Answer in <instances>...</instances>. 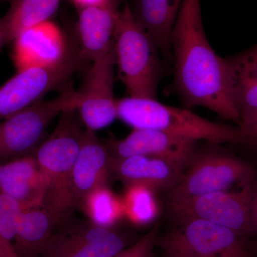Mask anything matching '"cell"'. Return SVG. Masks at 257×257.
<instances>
[{
  "label": "cell",
  "mask_w": 257,
  "mask_h": 257,
  "mask_svg": "<svg viewBox=\"0 0 257 257\" xmlns=\"http://www.w3.org/2000/svg\"><path fill=\"white\" fill-rule=\"evenodd\" d=\"M252 218L253 229H254V236H256L257 241V180L254 186V192H253V205H252Z\"/></svg>",
  "instance_id": "83f0119b"
},
{
  "label": "cell",
  "mask_w": 257,
  "mask_h": 257,
  "mask_svg": "<svg viewBox=\"0 0 257 257\" xmlns=\"http://www.w3.org/2000/svg\"><path fill=\"white\" fill-rule=\"evenodd\" d=\"M0 45H1V31H0Z\"/></svg>",
  "instance_id": "f546056e"
},
{
  "label": "cell",
  "mask_w": 257,
  "mask_h": 257,
  "mask_svg": "<svg viewBox=\"0 0 257 257\" xmlns=\"http://www.w3.org/2000/svg\"><path fill=\"white\" fill-rule=\"evenodd\" d=\"M125 194L124 214L138 225H146L155 220L159 212L155 192L140 186H131Z\"/></svg>",
  "instance_id": "603a6c76"
},
{
  "label": "cell",
  "mask_w": 257,
  "mask_h": 257,
  "mask_svg": "<svg viewBox=\"0 0 257 257\" xmlns=\"http://www.w3.org/2000/svg\"><path fill=\"white\" fill-rule=\"evenodd\" d=\"M118 77L131 97L156 99L160 62L156 42L139 23L125 3L114 34Z\"/></svg>",
  "instance_id": "277c9868"
},
{
  "label": "cell",
  "mask_w": 257,
  "mask_h": 257,
  "mask_svg": "<svg viewBox=\"0 0 257 257\" xmlns=\"http://www.w3.org/2000/svg\"><path fill=\"white\" fill-rule=\"evenodd\" d=\"M257 179L254 167L243 160L219 153L195 155L183 177L167 193L168 202L208 193L229 190L236 184Z\"/></svg>",
  "instance_id": "9c48e42d"
},
{
  "label": "cell",
  "mask_w": 257,
  "mask_h": 257,
  "mask_svg": "<svg viewBox=\"0 0 257 257\" xmlns=\"http://www.w3.org/2000/svg\"><path fill=\"white\" fill-rule=\"evenodd\" d=\"M79 10L92 7L104 6L111 0H70Z\"/></svg>",
  "instance_id": "484cf974"
},
{
  "label": "cell",
  "mask_w": 257,
  "mask_h": 257,
  "mask_svg": "<svg viewBox=\"0 0 257 257\" xmlns=\"http://www.w3.org/2000/svg\"><path fill=\"white\" fill-rule=\"evenodd\" d=\"M68 42L62 29L50 20L28 29L13 42L17 71L56 63L65 55Z\"/></svg>",
  "instance_id": "4fadbf2b"
},
{
  "label": "cell",
  "mask_w": 257,
  "mask_h": 257,
  "mask_svg": "<svg viewBox=\"0 0 257 257\" xmlns=\"http://www.w3.org/2000/svg\"><path fill=\"white\" fill-rule=\"evenodd\" d=\"M171 49L175 87L187 107L203 106L241 124L230 93L225 59L213 50L204 32L201 0H183L176 20Z\"/></svg>",
  "instance_id": "6da1fadb"
},
{
  "label": "cell",
  "mask_w": 257,
  "mask_h": 257,
  "mask_svg": "<svg viewBox=\"0 0 257 257\" xmlns=\"http://www.w3.org/2000/svg\"><path fill=\"white\" fill-rule=\"evenodd\" d=\"M247 240L224 226L194 219L158 236L157 245L166 257H256Z\"/></svg>",
  "instance_id": "ba28073f"
},
{
  "label": "cell",
  "mask_w": 257,
  "mask_h": 257,
  "mask_svg": "<svg viewBox=\"0 0 257 257\" xmlns=\"http://www.w3.org/2000/svg\"><path fill=\"white\" fill-rule=\"evenodd\" d=\"M77 110L65 111L53 133L40 145L35 157L46 183L42 206L57 224L77 209L73 194V170L85 130L79 126Z\"/></svg>",
  "instance_id": "7a4b0ae2"
},
{
  "label": "cell",
  "mask_w": 257,
  "mask_h": 257,
  "mask_svg": "<svg viewBox=\"0 0 257 257\" xmlns=\"http://www.w3.org/2000/svg\"><path fill=\"white\" fill-rule=\"evenodd\" d=\"M116 109L117 117L133 128L160 130L196 141L246 144L239 128L212 122L189 109L165 105L156 99L123 98L116 100Z\"/></svg>",
  "instance_id": "3957f363"
},
{
  "label": "cell",
  "mask_w": 257,
  "mask_h": 257,
  "mask_svg": "<svg viewBox=\"0 0 257 257\" xmlns=\"http://www.w3.org/2000/svg\"><path fill=\"white\" fill-rule=\"evenodd\" d=\"M61 0H13L4 18L0 20L1 45L14 41L24 31L50 20Z\"/></svg>",
  "instance_id": "44dd1931"
},
{
  "label": "cell",
  "mask_w": 257,
  "mask_h": 257,
  "mask_svg": "<svg viewBox=\"0 0 257 257\" xmlns=\"http://www.w3.org/2000/svg\"><path fill=\"white\" fill-rule=\"evenodd\" d=\"M114 47L107 55L93 62L78 91L80 101L77 111L87 128L96 131L110 125L117 118L114 96Z\"/></svg>",
  "instance_id": "8fae6325"
},
{
  "label": "cell",
  "mask_w": 257,
  "mask_h": 257,
  "mask_svg": "<svg viewBox=\"0 0 257 257\" xmlns=\"http://www.w3.org/2000/svg\"><path fill=\"white\" fill-rule=\"evenodd\" d=\"M225 61L230 93L241 122L257 111V46Z\"/></svg>",
  "instance_id": "ac0fdd59"
},
{
  "label": "cell",
  "mask_w": 257,
  "mask_h": 257,
  "mask_svg": "<svg viewBox=\"0 0 257 257\" xmlns=\"http://www.w3.org/2000/svg\"><path fill=\"white\" fill-rule=\"evenodd\" d=\"M164 257H166V256H164Z\"/></svg>",
  "instance_id": "4dcf8cb0"
},
{
  "label": "cell",
  "mask_w": 257,
  "mask_h": 257,
  "mask_svg": "<svg viewBox=\"0 0 257 257\" xmlns=\"http://www.w3.org/2000/svg\"><path fill=\"white\" fill-rule=\"evenodd\" d=\"M69 219L57 226L38 257H111L126 247L127 239L117 231Z\"/></svg>",
  "instance_id": "30bf717a"
},
{
  "label": "cell",
  "mask_w": 257,
  "mask_h": 257,
  "mask_svg": "<svg viewBox=\"0 0 257 257\" xmlns=\"http://www.w3.org/2000/svg\"><path fill=\"white\" fill-rule=\"evenodd\" d=\"M183 0H135L133 12L139 23L166 57L171 55V37Z\"/></svg>",
  "instance_id": "d6986e66"
},
{
  "label": "cell",
  "mask_w": 257,
  "mask_h": 257,
  "mask_svg": "<svg viewBox=\"0 0 257 257\" xmlns=\"http://www.w3.org/2000/svg\"><path fill=\"white\" fill-rule=\"evenodd\" d=\"M85 64L78 38L74 37L69 38L67 52L58 62L18 72L0 87V121L42 100L51 91L67 87Z\"/></svg>",
  "instance_id": "8992f818"
},
{
  "label": "cell",
  "mask_w": 257,
  "mask_h": 257,
  "mask_svg": "<svg viewBox=\"0 0 257 257\" xmlns=\"http://www.w3.org/2000/svg\"><path fill=\"white\" fill-rule=\"evenodd\" d=\"M0 1H8L10 2V3H12V2L13 1V0H0Z\"/></svg>",
  "instance_id": "f1b7e54d"
},
{
  "label": "cell",
  "mask_w": 257,
  "mask_h": 257,
  "mask_svg": "<svg viewBox=\"0 0 257 257\" xmlns=\"http://www.w3.org/2000/svg\"><path fill=\"white\" fill-rule=\"evenodd\" d=\"M0 257H19L13 244L0 235Z\"/></svg>",
  "instance_id": "4316f807"
},
{
  "label": "cell",
  "mask_w": 257,
  "mask_h": 257,
  "mask_svg": "<svg viewBox=\"0 0 257 257\" xmlns=\"http://www.w3.org/2000/svg\"><path fill=\"white\" fill-rule=\"evenodd\" d=\"M197 141L160 130L134 128L122 140H111L107 150L114 158L144 155L165 159L185 171L196 155Z\"/></svg>",
  "instance_id": "7c38bea8"
},
{
  "label": "cell",
  "mask_w": 257,
  "mask_h": 257,
  "mask_svg": "<svg viewBox=\"0 0 257 257\" xmlns=\"http://www.w3.org/2000/svg\"><path fill=\"white\" fill-rule=\"evenodd\" d=\"M257 179L245 182L236 191H219L168 202L171 214L179 222L199 219L232 230L248 239L254 236L252 205Z\"/></svg>",
  "instance_id": "52a82bcc"
},
{
  "label": "cell",
  "mask_w": 257,
  "mask_h": 257,
  "mask_svg": "<svg viewBox=\"0 0 257 257\" xmlns=\"http://www.w3.org/2000/svg\"><path fill=\"white\" fill-rule=\"evenodd\" d=\"M78 91L69 84L58 97L39 101L0 121V164L36 153L47 128L57 115L77 110Z\"/></svg>",
  "instance_id": "5b68a950"
},
{
  "label": "cell",
  "mask_w": 257,
  "mask_h": 257,
  "mask_svg": "<svg viewBox=\"0 0 257 257\" xmlns=\"http://www.w3.org/2000/svg\"><path fill=\"white\" fill-rule=\"evenodd\" d=\"M0 190L25 209L42 205L46 183L35 155L0 164Z\"/></svg>",
  "instance_id": "e0dca14e"
},
{
  "label": "cell",
  "mask_w": 257,
  "mask_h": 257,
  "mask_svg": "<svg viewBox=\"0 0 257 257\" xmlns=\"http://www.w3.org/2000/svg\"><path fill=\"white\" fill-rule=\"evenodd\" d=\"M58 226L42 205L25 209L19 216L13 246L19 257H38Z\"/></svg>",
  "instance_id": "ffe728a7"
},
{
  "label": "cell",
  "mask_w": 257,
  "mask_h": 257,
  "mask_svg": "<svg viewBox=\"0 0 257 257\" xmlns=\"http://www.w3.org/2000/svg\"><path fill=\"white\" fill-rule=\"evenodd\" d=\"M114 0L104 6L79 10L78 40L86 64L102 58L114 47V34L118 15Z\"/></svg>",
  "instance_id": "2e32d148"
},
{
  "label": "cell",
  "mask_w": 257,
  "mask_h": 257,
  "mask_svg": "<svg viewBox=\"0 0 257 257\" xmlns=\"http://www.w3.org/2000/svg\"><path fill=\"white\" fill-rule=\"evenodd\" d=\"M239 130L246 145L257 147V111L241 121Z\"/></svg>",
  "instance_id": "d4e9b609"
},
{
  "label": "cell",
  "mask_w": 257,
  "mask_h": 257,
  "mask_svg": "<svg viewBox=\"0 0 257 257\" xmlns=\"http://www.w3.org/2000/svg\"><path fill=\"white\" fill-rule=\"evenodd\" d=\"M158 237L156 229H152L138 241L111 257H152Z\"/></svg>",
  "instance_id": "cb8c5ba5"
},
{
  "label": "cell",
  "mask_w": 257,
  "mask_h": 257,
  "mask_svg": "<svg viewBox=\"0 0 257 257\" xmlns=\"http://www.w3.org/2000/svg\"><path fill=\"white\" fill-rule=\"evenodd\" d=\"M83 207L90 221L103 227L110 228L124 214L123 201H120L107 187L94 191Z\"/></svg>",
  "instance_id": "7402d4cb"
},
{
  "label": "cell",
  "mask_w": 257,
  "mask_h": 257,
  "mask_svg": "<svg viewBox=\"0 0 257 257\" xmlns=\"http://www.w3.org/2000/svg\"><path fill=\"white\" fill-rule=\"evenodd\" d=\"M107 147L99 141L95 132L86 128L73 170V194L77 208L84 207L94 191L107 187L109 162Z\"/></svg>",
  "instance_id": "9a60e30c"
},
{
  "label": "cell",
  "mask_w": 257,
  "mask_h": 257,
  "mask_svg": "<svg viewBox=\"0 0 257 257\" xmlns=\"http://www.w3.org/2000/svg\"><path fill=\"white\" fill-rule=\"evenodd\" d=\"M109 167L110 172L128 187L140 186L154 192L173 189L184 172L170 161L144 155L126 158L110 156Z\"/></svg>",
  "instance_id": "5bb4252c"
}]
</instances>
